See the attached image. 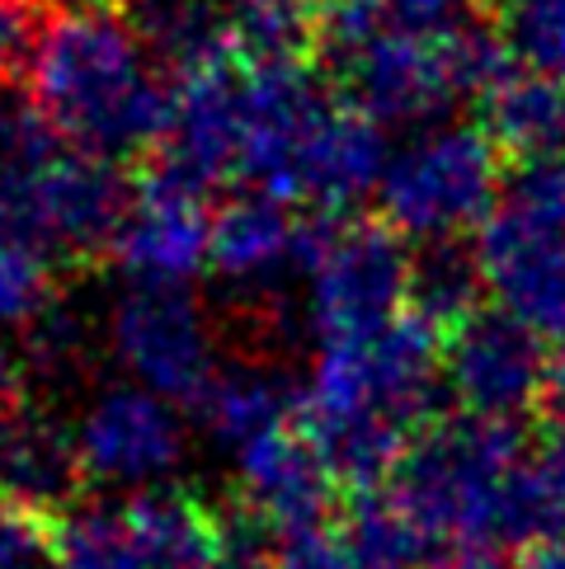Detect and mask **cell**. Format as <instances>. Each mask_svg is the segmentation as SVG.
Masks as SVG:
<instances>
[{"mask_svg": "<svg viewBox=\"0 0 565 569\" xmlns=\"http://www.w3.org/2000/svg\"><path fill=\"white\" fill-rule=\"evenodd\" d=\"M542 415H547V433H542V471L556 480L565 495V372H552V386L542 396Z\"/></svg>", "mask_w": 565, "mask_h": 569, "instance_id": "obj_32", "label": "cell"}, {"mask_svg": "<svg viewBox=\"0 0 565 569\" xmlns=\"http://www.w3.org/2000/svg\"><path fill=\"white\" fill-rule=\"evenodd\" d=\"M80 471L95 485H156L185 457V423L175 405L141 386L99 391L76 423Z\"/></svg>", "mask_w": 565, "mask_h": 569, "instance_id": "obj_11", "label": "cell"}, {"mask_svg": "<svg viewBox=\"0 0 565 569\" xmlns=\"http://www.w3.org/2000/svg\"><path fill=\"white\" fill-rule=\"evenodd\" d=\"M109 339L141 391L189 410L221 368L212 330L189 288H128L113 307Z\"/></svg>", "mask_w": 565, "mask_h": 569, "instance_id": "obj_7", "label": "cell"}, {"mask_svg": "<svg viewBox=\"0 0 565 569\" xmlns=\"http://www.w3.org/2000/svg\"><path fill=\"white\" fill-rule=\"evenodd\" d=\"M368 6H373L381 29L419 33V38L448 33L453 24L467 19V0H368Z\"/></svg>", "mask_w": 565, "mask_h": 569, "instance_id": "obj_29", "label": "cell"}, {"mask_svg": "<svg viewBox=\"0 0 565 569\" xmlns=\"http://www.w3.org/2000/svg\"><path fill=\"white\" fill-rule=\"evenodd\" d=\"M410 250L387 221L311 212L297 221L293 263L307 273V311L320 343L363 339L400 320L410 301Z\"/></svg>", "mask_w": 565, "mask_h": 569, "instance_id": "obj_4", "label": "cell"}, {"mask_svg": "<svg viewBox=\"0 0 565 569\" xmlns=\"http://www.w3.org/2000/svg\"><path fill=\"white\" fill-rule=\"evenodd\" d=\"M387 166V132L358 109H326L297 147L288 198H307L316 212L345 217L354 202L381 189Z\"/></svg>", "mask_w": 565, "mask_h": 569, "instance_id": "obj_14", "label": "cell"}, {"mask_svg": "<svg viewBox=\"0 0 565 569\" xmlns=\"http://www.w3.org/2000/svg\"><path fill=\"white\" fill-rule=\"evenodd\" d=\"M43 19L33 14L29 0H0V104H6V86L14 67H29L33 38Z\"/></svg>", "mask_w": 565, "mask_h": 569, "instance_id": "obj_30", "label": "cell"}, {"mask_svg": "<svg viewBox=\"0 0 565 569\" xmlns=\"http://www.w3.org/2000/svg\"><path fill=\"white\" fill-rule=\"evenodd\" d=\"M52 307V263L0 236V330L29 325Z\"/></svg>", "mask_w": 565, "mask_h": 569, "instance_id": "obj_26", "label": "cell"}, {"mask_svg": "<svg viewBox=\"0 0 565 569\" xmlns=\"http://www.w3.org/2000/svg\"><path fill=\"white\" fill-rule=\"evenodd\" d=\"M499 33L523 67L565 80V0H504Z\"/></svg>", "mask_w": 565, "mask_h": 569, "instance_id": "obj_24", "label": "cell"}, {"mask_svg": "<svg viewBox=\"0 0 565 569\" xmlns=\"http://www.w3.org/2000/svg\"><path fill=\"white\" fill-rule=\"evenodd\" d=\"M297 227L288 208L269 193H236L212 212V250L208 263L240 288H265L293 263Z\"/></svg>", "mask_w": 565, "mask_h": 569, "instance_id": "obj_16", "label": "cell"}, {"mask_svg": "<svg viewBox=\"0 0 565 569\" xmlns=\"http://www.w3.org/2000/svg\"><path fill=\"white\" fill-rule=\"evenodd\" d=\"M278 569H349L339 532L320 527V532L301 537H278Z\"/></svg>", "mask_w": 565, "mask_h": 569, "instance_id": "obj_31", "label": "cell"}, {"mask_svg": "<svg viewBox=\"0 0 565 569\" xmlns=\"http://www.w3.org/2000/svg\"><path fill=\"white\" fill-rule=\"evenodd\" d=\"M480 118H486V137L523 166L556 160V151H565V80L514 67L480 99Z\"/></svg>", "mask_w": 565, "mask_h": 569, "instance_id": "obj_17", "label": "cell"}, {"mask_svg": "<svg viewBox=\"0 0 565 569\" xmlns=\"http://www.w3.org/2000/svg\"><path fill=\"white\" fill-rule=\"evenodd\" d=\"M217 6L227 10V14H236V10H246V6H259V0H217Z\"/></svg>", "mask_w": 565, "mask_h": 569, "instance_id": "obj_36", "label": "cell"}, {"mask_svg": "<svg viewBox=\"0 0 565 569\" xmlns=\"http://www.w3.org/2000/svg\"><path fill=\"white\" fill-rule=\"evenodd\" d=\"M208 250L212 217L204 198L141 179L113 236V259L128 273V288H189V278L208 263Z\"/></svg>", "mask_w": 565, "mask_h": 569, "instance_id": "obj_12", "label": "cell"}, {"mask_svg": "<svg viewBox=\"0 0 565 569\" xmlns=\"http://www.w3.org/2000/svg\"><path fill=\"white\" fill-rule=\"evenodd\" d=\"M128 19L141 48L156 52L175 76L231 62V14L217 0H132Z\"/></svg>", "mask_w": 565, "mask_h": 569, "instance_id": "obj_19", "label": "cell"}, {"mask_svg": "<svg viewBox=\"0 0 565 569\" xmlns=\"http://www.w3.org/2000/svg\"><path fill=\"white\" fill-rule=\"evenodd\" d=\"M240 174H246V71L231 57L175 80L170 128L147 179L204 198Z\"/></svg>", "mask_w": 565, "mask_h": 569, "instance_id": "obj_8", "label": "cell"}, {"mask_svg": "<svg viewBox=\"0 0 565 569\" xmlns=\"http://www.w3.org/2000/svg\"><path fill=\"white\" fill-rule=\"evenodd\" d=\"M349 569H434L438 541L400 508L391 490L354 495L345 527H339Z\"/></svg>", "mask_w": 565, "mask_h": 569, "instance_id": "obj_21", "label": "cell"}, {"mask_svg": "<svg viewBox=\"0 0 565 569\" xmlns=\"http://www.w3.org/2000/svg\"><path fill=\"white\" fill-rule=\"evenodd\" d=\"M29 99L90 156H132L166 141L175 86L147 71V48L123 10L57 0L29 52Z\"/></svg>", "mask_w": 565, "mask_h": 569, "instance_id": "obj_1", "label": "cell"}, {"mask_svg": "<svg viewBox=\"0 0 565 569\" xmlns=\"http://www.w3.org/2000/svg\"><path fill=\"white\" fill-rule=\"evenodd\" d=\"M486 273H480L476 246L462 240H438V246H419L410 259V316H419L429 330L453 335L467 325L480 301H486Z\"/></svg>", "mask_w": 565, "mask_h": 569, "instance_id": "obj_22", "label": "cell"}, {"mask_svg": "<svg viewBox=\"0 0 565 569\" xmlns=\"http://www.w3.org/2000/svg\"><path fill=\"white\" fill-rule=\"evenodd\" d=\"M514 569H565V537L561 541H542L533 551H523Z\"/></svg>", "mask_w": 565, "mask_h": 569, "instance_id": "obj_35", "label": "cell"}, {"mask_svg": "<svg viewBox=\"0 0 565 569\" xmlns=\"http://www.w3.org/2000/svg\"><path fill=\"white\" fill-rule=\"evenodd\" d=\"M71 147L62 137V128L33 104V99H19V104H0V174H29L38 166H48Z\"/></svg>", "mask_w": 565, "mask_h": 569, "instance_id": "obj_25", "label": "cell"}, {"mask_svg": "<svg viewBox=\"0 0 565 569\" xmlns=\"http://www.w3.org/2000/svg\"><path fill=\"white\" fill-rule=\"evenodd\" d=\"M476 259L504 316L565 343V160L518 166L504 179Z\"/></svg>", "mask_w": 565, "mask_h": 569, "instance_id": "obj_2", "label": "cell"}, {"mask_svg": "<svg viewBox=\"0 0 565 569\" xmlns=\"http://www.w3.org/2000/svg\"><path fill=\"white\" fill-rule=\"evenodd\" d=\"M52 556L57 569H147L137 556L123 508L109 503H76L71 513L57 518Z\"/></svg>", "mask_w": 565, "mask_h": 569, "instance_id": "obj_23", "label": "cell"}, {"mask_svg": "<svg viewBox=\"0 0 565 569\" xmlns=\"http://www.w3.org/2000/svg\"><path fill=\"white\" fill-rule=\"evenodd\" d=\"M52 522L0 503V569H52Z\"/></svg>", "mask_w": 565, "mask_h": 569, "instance_id": "obj_28", "label": "cell"}, {"mask_svg": "<svg viewBox=\"0 0 565 569\" xmlns=\"http://www.w3.org/2000/svg\"><path fill=\"white\" fill-rule=\"evenodd\" d=\"M339 480L311 438L278 429L240 452V499L274 537L320 532L335 513Z\"/></svg>", "mask_w": 565, "mask_h": 569, "instance_id": "obj_13", "label": "cell"}, {"mask_svg": "<svg viewBox=\"0 0 565 569\" xmlns=\"http://www.w3.org/2000/svg\"><path fill=\"white\" fill-rule=\"evenodd\" d=\"M128 208L132 189L123 170L80 147L29 174H0V236L48 263L113 250Z\"/></svg>", "mask_w": 565, "mask_h": 569, "instance_id": "obj_5", "label": "cell"}, {"mask_svg": "<svg viewBox=\"0 0 565 569\" xmlns=\"http://www.w3.org/2000/svg\"><path fill=\"white\" fill-rule=\"evenodd\" d=\"M443 381L462 415L514 423L518 415L542 410V396L552 386L547 343L499 307L476 311L443 339Z\"/></svg>", "mask_w": 565, "mask_h": 569, "instance_id": "obj_9", "label": "cell"}, {"mask_svg": "<svg viewBox=\"0 0 565 569\" xmlns=\"http://www.w3.org/2000/svg\"><path fill=\"white\" fill-rule=\"evenodd\" d=\"M80 485L90 480L80 471L76 433L29 405L0 415V503L57 522L80 503Z\"/></svg>", "mask_w": 565, "mask_h": 569, "instance_id": "obj_15", "label": "cell"}, {"mask_svg": "<svg viewBox=\"0 0 565 569\" xmlns=\"http://www.w3.org/2000/svg\"><path fill=\"white\" fill-rule=\"evenodd\" d=\"M499 189V147L486 128H434L391 160L377 198L400 240L438 246L486 221Z\"/></svg>", "mask_w": 565, "mask_h": 569, "instance_id": "obj_6", "label": "cell"}, {"mask_svg": "<svg viewBox=\"0 0 565 569\" xmlns=\"http://www.w3.org/2000/svg\"><path fill=\"white\" fill-rule=\"evenodd\" d=\"M339 86L349 104L377 128H415L434 123L443 109L457 104V86L443 57V38L419 33H377L363 48L339 57Z\"/></svg>", "mask_w": 565, "mask_h": 569, "instance_id": "obj_10", "label": "cell"}, {"mask_svg": "<svg viewBox=\"0 0 565 569\" xmlns=\"http://www.w3.org/2000/svg\"><path fill=\"white\" fill-rule=\"evenodd\" d=\"M288 410H297V396L282 386L278 372L259 368V362H231V368H217L212 386L194 405L198 423H204L217 442L236 447V452H246L250 442L278 433Z\"/></svg>", "mask_w": 565, "mask_h": 569, "instance_id": "obj_20", "label": "cell"}, {"mask_svg": "<svg viewBox=\"0 0 565 569\" xmlns=\"http://www.w3.org/2000/svg\"><path fill=\"white\" fill-rule=\"evenodd\" d=\"M14 396H19V358H14L10 343L0 339V415H10L19 405Z\"/></svg>", "mask_w": 565, "mask_h": 569, "instance_id": "obj_33", "label": "cell"}, {"mask_svg": "<svg viewBox=\"0 0 565 569\" xmlns=\"http://www.w3.org/2000/svg\"><path fill=\"white\" fill-rule=\"evenodd\" d=\"M212 569H278V537L246 503L221 518V546Z\"/></svg>", "mask_w": 565, "mask_h": 569, "instance_id": "obj_27", "label": "cell"}, {"mask_svg": "<svg viewBox=\"0 0 565 569\" xmlns=\"http://www.w3.org/2000/svg\"><path fill=\"white\" fill-rule=\"evenodd\" d=\"M434 569H514L509 560H504L499 551H457V556H438V565Z\"/></svg>", "mask_w": 565, "mask_h": 569, "instance_id": "obj_34", "label": "cell"}, {"mask_svg": "<svg viewBox=\"0 0 565 569\" xmlns=\"http://www.w3.org/2000/svg\"><path fill=\"white\" fill-rule=\"evenodd\" d=\"M523 466L518 423L495 419H438L400 457L387 490L434 541L457 537L486 551V527L504 480Z\"/></svg>", "mask_w": 565, "mask_h": 569, "instance_id": "obj_3", "label": "cell"}, {"mask_svg": "<svg viewBox=\"0 0 565 569\" xmlns=\"http://www.w3.org/2000/svg\"><path fill=\"white\" fill-rule=\"evenodd\" d=\"M128 532L147 569H212L221 546V518L185 490H141L123 503Z\"/></svg>", "mask_w": 565, "mask_h": 569, "instance_id": "obj_18", "label": "cell"}]
</instances>
